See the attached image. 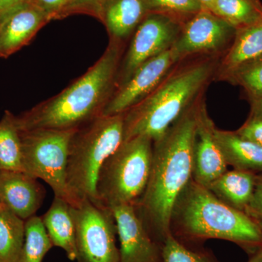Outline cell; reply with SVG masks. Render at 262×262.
Wrapping results in <instances>:
<instances>
[{
  "instance_id": "obj_13",
  "label": "cell",
  "mask_w": 262,
  "mask_h": 262,
  "mask_svg": "<svg viewBox=\"0 0 262 262\" xmlns=\"http://www.w3.org/2000/svg\"><path fill=\"white\" fill-rule=\"evenodd\" d=\"M215 128L202 98L196 113L192 179L206 187L225 173L228 166L215 140Z\"/></svg>"
},
{
  "instance_id": "obj_27",
  "label": "cell",
  "mask_w": 262,
  "mask_h": 262,
  "mask_svg": "<svg viewBox=\"0 0 262 262\" xmlns=\"http://www.w3.org/2000/svg\"><path fill=\"white\" fill-rule=\"evenodd\" d=\"M151 12L179 16L192 17L204 9L198 0H147Z\"/></svg>"
},
{
  "instance_id": "obj_4",
  "label": "cell",
  "mask_w": 262,
  "mask_h": 262,
  "mask_svg": "<svg viewBox=\"0 0 262 262\" xmlns=\"http://www.w3.org/2000/svg\"><path fill=\"white\" fill-rule=\"evenodd\" d=\"M170 230L179 241L219 239L246 248L262 247V230L256 221L192 179L174 205Z\"/></svg>"
},
{
  "instance_id": "obj_34",
  "label": "cell",
  "mask_w": 262,
  "mask_h": 262,
  "mask_svg": "<svg viewBox=\"0 0 262 262\" xmlns=\"http://www.w3.org/2000/svg\"><path fill=\"white\" fill-rule=\"evenodd\" d=\"M198 1L201 3V4L203 5L204 9L212 11L213 5H214L215 0H198Z\"/></svg>"
},
{
  "instance_id": "obj_28",
  "label": "cell",
  "mask_w": 262,
  "mask_h": 262,
  "mask_svg": "<svg viewBox=\"0 0 262 262\" xmlns=\"http://www.w3.org/2000/svg\"><path fill=\"white\" fill-rule=\"evenodd\" d=\"M235 132L246 140L262 147V119L250 117L246 123Z\"/></svg>"
},
{
  "instance_id": "obj_12",
  "label": "cell",
  "mask_w": 262,
  "mask_h": 262,
  "mask_svg": "<svg viewBox=\"0 0 262 262\" xmlns=\"http://www.w3.org/2000/svg\"><path fill=\"white\" fill-rule=\"evenodd\" d=\"M120 241V262H163L162 246L142 223L132 205L113 207Z\"/></svg>"
},
{
  "instance_id": "obj_2",
  "label": "cell",
  "mask_w": 262,
  "mask_h": 262,
  "mask_svg": "<svg viewBox=\"0 0 262 262\" xmlns=\"http://www.w3.org/2000/svg\"><path fill=\"white\" fill-rule=\"evenodd\" d=\"M122 48L121 41L112 39L102 56L70 87L15 116L18 130L77 129L101 115L116 84Z\"/></svg>"
},
{
  "instance_id": "obj_18",
  "label": "cell",
  "mask_w": 262,
  "mask_h": 262,
  "mask_svg": "<svg viewBox=\"0 0 262 262\" xmlns=\"http://www.w3.org/2000/svg\"><path fill=\"white\" fill-rule=\"evenodd\" d=\"M41 219L53 246L61 248L69 259L75 261V229L70 203L54 196L49 209Z\"/></svg>"
},
{
  "instance_id": "obj_8",
  "label": "cell",
  "mask_w": 262,
  "mask_h": 262,
  "mask_svg": "<svg viewBox=\"0 0 262 262\" xmlns=\"http://www.w3.org/2000/svg\"><path fill=\"white\" fill-rule=\"evenodd\" d=\"M70 211L75 225L77 262H120L113 210L84 199L70 206Z\"/></svg>"
},
{
  "instance_id": "obj_7",
  "label": "cell",
  "mask_w": 262,
  "mask_h": 262,
  "mask_svg": "<svg viewBox=\"0 0 262 262\" xmlns=\"http://www.w3.org/2000/svg\"><path fill=\"white\" fill-rule=\"evenodd\" d=\"M77 129L19 130L23 172L47 183L54 196L72 204L66 172L69 146Z\"/></svg>"
},
{
  "instance_id": "obj_37",
  "label": "cell",
  "mask_w": 262,
  "mask_h": 262,
  "mask_svg": "<svg viewBox=\"0 0 262 262\" xmlns=\"http://www.w3.org/2000/svg\"><path fill=\"white\" fill-rule=\"evenodd\" d=\"M260 227H261V230H262V225L260 226Z\"/></svg>"
},
{
  "instance_id": "obj_23",
  "label": "cell",
  "mask_w": 262,
  "mask_h": 262,
  "mask_svg": "<svg viewBox=\"0 0 262 262\" xmlns=\"http://www.w3.org/2000/svg\"><path fill=\"white\" fill-rule=\"evenodd\" d=\"M0 170L23 172L20 133L15 115L8 111L0 121Z\"/></svg>"
},
{
  "instance_id": "obj_11",
  "label": "cell",
  "mask_w": 262,
  "mask_h": 262,
  "mask_svg": "<svg viewBox=\"0 0 262 262\" xmlns=\"http://www.w3.org/2000/svg\"><path fill=\"white\" fill-rule=\"evenodd\" d=\"M236 31L213 12L203 9L183 24L173 47L181 61L194 55H214L233 40Z\"/></svg>"
},
{
  "instance_id": "obj_21",
  "label": "cell",
  "mask_w": 262,
  "mask_h": 262,
  "mask_svg": "<svg viewBox=\"0 0 262 262\" xmlns=\"http://www.w3.org/2000/svg\"><path fill=\"white\" fill-rule=\"evenodd\" d=\"M25 241V221L0 208V262H18Z\"/></svg>"
},
{
  "instance_id": "obj_22",
  "label": "cell",
  "mask_w": 262,
  "mask_h": 262,
  "mask_svg": "<svg viewBox=\"0 0 262 262\" xmlns=\"http://www.w3.org/2000/svg\"><path fill=\"white\" fill-rule=\"evenodd\" d=\"M211 12L236 30L262 22L260 0H215Z\"/></svg>"
},
{
  "instance_id": "obj_32",
  "label": "cell",
  "mask_w": 262,
  "mask_h": 262,
  "mask_svg": "<svg viewBox=\"0 0 262 262\" xmlns=\"http://www.w3.org/2000/svg\"><path fill=\"white\" fill-rule=\"evenodd\" d=\"M29 0H0V17Z\"/></svg>"
},
{
  "instance_id": "obj_14",
  "label": "cell",
  "mask_w": 262,
  "mask_h": 262,
  "mask_svg": "<svg viewBox=\"0 0 262 262\" xmlns=\"http://www.w3.org/2000/svg\"><path fill=\"white\" fill-rule=\"evenodd\" d=\"M49 19L30 0L0 17V58H8L27 46Z\"/></svg>"
},
{
  "instance_id": "obj_36",
  "label": "cell",
  "mask_w": 262,
  "mask_h": 262,
  "mask_svg": "<svg viewBox=\"0 0 262 262\" xmlns=\"http://www.w3.org/2000/svg\"><path fill=\"white\" fill-rule=\"evenodd\" d=\"M2 206H2L1 203H0V208H1Z\"/></svg>"
},
{
  "instance_id": "obj_25",
  "label": "cell",
  "mask_w": 262,
  "mask_h": 262,
  "mask_svg": "<svg viewBox=\"0 0 262 262\" xmlns=\"http://www.w3.org/2000/svg\"><path fill=\"white\" fill-rule=\"evenodd\" d=\"M220 77L242 86L252 101L262 99V55L244 62Z\"/></svg>"
},
{
  "instance_id": "obj_17",
  "label": "cell",
  "mask_w": 262,
  "mask_h": 262,
  "mask_svg": "<svg viewBox=\"0 0 262 262\" xmlns=\"http://www.w3.org/2000/svg\"><path fill=\"white\" fill-rule=\"evenodd\" d=\"M215 138L227 165L237 170L262 172L261 146L246 140L237 133L215 127Z\"/></svg>"
},
{
  "instance_id": "obj_29",
  "label": "cell",
  "mask_w": 262,
  "mask_h": 262,
  "mask_svg": "<svg viewBox=\"0 0 262 262\" xmlns=\"http://www.w3.org/2000/svg\"><path fill=\"white\" fill-rule=\"evenodd\" d=\"M246 213L262 225V176L256 177L252 198L250 201Z\"/></svg>"
},
{
  "instance_id": "obj_20",
  "label": "cell",
  "mask_w": 262,
  "mask_h": 262,
  "mask_svg": "<svg viewBox=\"0 0 262 262\" xmlns=\"http://www.w3.org/2000/svg\"><path fill=\"white\" fill-rule=\"evenodd\" d=\"M262 55V22L236 31L232 46L218 66L219 76Z\"/></svg>"
},
{
  "instance_id": "obj_31",
  "label": "cell",
  "mask_w": 262,
  "mask_h": 262,
  "mask_svg": "<svg viewBox=\"0 0 262 262\" xmlns=\"http://www.w3.org/2000/svg\"><path fill=\"white\" fill-rule=\"evenodd\" d=\"M70 0H30L33 4L46 12L50 18L58 16Z\"/></svg>"
},
{
  "instance_id": "obj_30",
  "label": "cell",
  "mask_w": 262,
  "mask_h": 262,
  "mask_svg": "<svg viewBox=\"0 0 262 262\" xmlns=\"http://www.w3.org/2000/svg\"><path fill=\"white\" fill-rule=\"evenodd\" d=\"M105 0H70L60 12L59 15L70 14L77 11H91L98 15L101 5Z\"/></svg>"
},
{
  "instance_id": "obj_6",
  "label": "cell",
  "mask_w": 262,
  "mask_h": 262,
  "mask_svg": "<svg viewBox=\"0 0 262 262\" xmlns=\"http://www.w3.org/2000/svg\"><path fill=\"white\" fill-rule=\"evenodd\" d=\"M153 141L137 136L123 141L101 166L96 183L98 201L105 206H134L147 185Z\"/></svg>"
},
{
  "instance_id": "obj_35",
  "label": "cell",
  "mask_w": 262,
  "mask_h": 262,
  "mask_svg": "<svg viewBox=\"0 0 262 262\" xmlns=\"http://www.w3.org/2000/svg\"><path fill=\"white\" fill-rule=\"evenodd\" d=\"M248 262H262V247L258 250L257 252Z\"/></svg>"
},
{
  "instance_id": "obj_9",
  "label": "cell",
  "mask_w": 262,
  "mask_h": 262,
  "mask_svg": "<svg viewBox=\"0 0 262 262\" xmlns=\"http://www.w3.org/2000/svg\"><path fill=\"white\" fill-rule=\"evenodd\" d=\"M183 24L180 18L165 13L151 12L146 15L131 41L119 84L128 80L144 62L173 47Z\"/></svg>"
},
{
  "instance_id": "obj_15",
  "label": "cell",
  "mask_w": 262,
  "mask_h": 262,
  "mask_svg": "<svg viewBox=\"0 0 262 262\" xmlns=\"http://www.w3.org/2000/svg\"><path fill=\"white\" fill-rule=\"evenodd\" d=\"M46 196L37 179L22 171L0 170V203L26 221L35 215Z\"/></svg>"
},
{
  "instance_id": "obj_24",
  "label": "cell",
  "mask_w": 262,
  "mask_h": 262,
  "mask_svg": "<svg viewBox=\"0 0 262 262\" xmlns=\"http://www.w3.org/2000/svg\"><path fill=\"white\" fill-rule=\"evenodd\" d=\"M53 246L42 219L33 215L25 221V241L18 262H42Z\"/></svg>"
},
{
  "instance_id": "obj_5",
  "label": "cell",
  "mask_w": 262,
  "mask_h": 262,
  "mask_svg": "<svg viewBox=\"0 0 262 262\" xmlns=\"http://www.w3.org/2000/svg\"><path fill=\"white\" fill-rule=\"evenodd\" d=\"M124 115H99L76 130L69 146L67 189L72 205L98 201L96 183L101 166L123 142Z\"/></svg>"
},
{
  "instance_id": "obj_1",
  "label": "cell",
  "mask_w": 262,
  "mask_h": 262,
  "mask_svg": "<svg viewBox=\"0 0 262 262\" xmlns=\"http://www.w3.org/2000/svg\"><path fill=\"white\" fill-rule=\"evenodd\" d=\"M201 99L160 139L153 142L147 185L134 205L146 230L161 246L170 234V218L174 205L192 179L196 113Z\"/></svg>"
},
{
  "instance_id": "obj_16",
  "label": "cell",
  "mask_w": 262,
  "mask_h": 262,
  "mask_svg": "<svg viewBox=\"0 0 262 262\" xmlns=\"http://www.w3.org/2000/svg\"><path fill=\"white\" fill-rule=\"evenodd\" d=\"M151 13L147 0H105L98 11L112 39L122 41Z\"/></svg>"
},
{
  "instance_id": "obj_3",
  "label": "cell",
  "mask_w": 262,
  "mask_h": 262,
  "mask_svg": "<svg viewBox=\"0 0 262 262\" xmlns=\"http://www.w3.org/2000/svg\"><path fill=\"white\" fill-rule=\"evenodd\" d=\"M183 61V60H182ZM179 61L145 98L124 115V139L145 136L154 142L203 96L215 75V55Z\"/></svg>"
},
{
  "instance_id": "obj_33",
  "label": "cell",
  "mask_w": 262,
  "mask_h": 262,
  "mask_svg": "<svg viewBox=\"0 0 262 262\" xmlns=\"http://www.w3.org/2000/svg\"><path fill=\"white\" fill-rule=\"evenodd\" d=\"M250 117L262 119V99L252 101V103H251V114Z\"/></svg>"
},
{
  "instance_id": "obj_19",
  "label": "cell",
  "mask_w": 262,
  "mask_h": 262,
  "mask_svg": "<svg viewBox=\"0 0 262 262\" xmlns=\"http://www.w3.org/2000/svg\"><path fill=\"white\" fill-rule=\"evenodd\" d=\"M256 177L255 173L247 170H227L207 188L224 203L246 213L252 198Z\"/></svg>"
},
{
  "instance_id": "obj_26",
  "label": "cell",
  "mask_w": 262,
  "mask_h": 262,
  "mask_svg": "<svg viewBox=\"0 0 262 262\" xmlns=\"http://www.w3.org/2000/svg\"><path fill=\"white\" fill-rule=\"evenodd\" d=\"M163 262H219L208 253L192 251L170 233L162 246Z\"/></svg>"
},
{
  "instance_id": "obj_10",
  "label": "cell",
  "mask_w": 262,
  "mask_h": 262,
  "mask_svg": "<svg viewBox=\"0 0 262 262\" xmlns=\"http://www.w3.org/2000/svg\"><path fill=\"white\" fill-rule=\"evenodd\" d=\"M179 61L180 58L172 47L144 62L128 80L119 84L101 115L112 116L125 113L149 94Z\"/></svg>"
}]
</instances>
